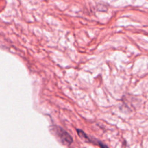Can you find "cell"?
<instances>
[{
  "mask_svg": "<svg viewBox=\"0 0 148 148\" xmlns=\"http://www.w3.org/2000/svg\"><path fill=\"white\" fill-rule=\"evenodd\" d=\"M53 130V132L56 133V136L59 137V140H61V142H62L64 145L69 146L72 144V142H73L72 137H71L66 131L62 130V129L59 127H54Z\"/></svg>",
  "mask_w": 148,
  "mask_h": 148,
  "instance_id": "cell-1",
  "label": "cell"
},
{
  "mask_svg": "<svg viewBox=\"0 0 148 148\" xmlns=\"http://www.w3.org/2000/svg\"><path fill=\"white\" fill-rule=\"evenodd\" d=\"M95 144L98 145L100 146V147L101 148H108V146L106 145L105 144H103V143H101V142H98V141H96V143H95Z\"/></svg>",
  "mask_w": 148,
  "mask_h": 148,
  "instance_id": "cell-2",
  "label": "cell"
}]
</instances>
